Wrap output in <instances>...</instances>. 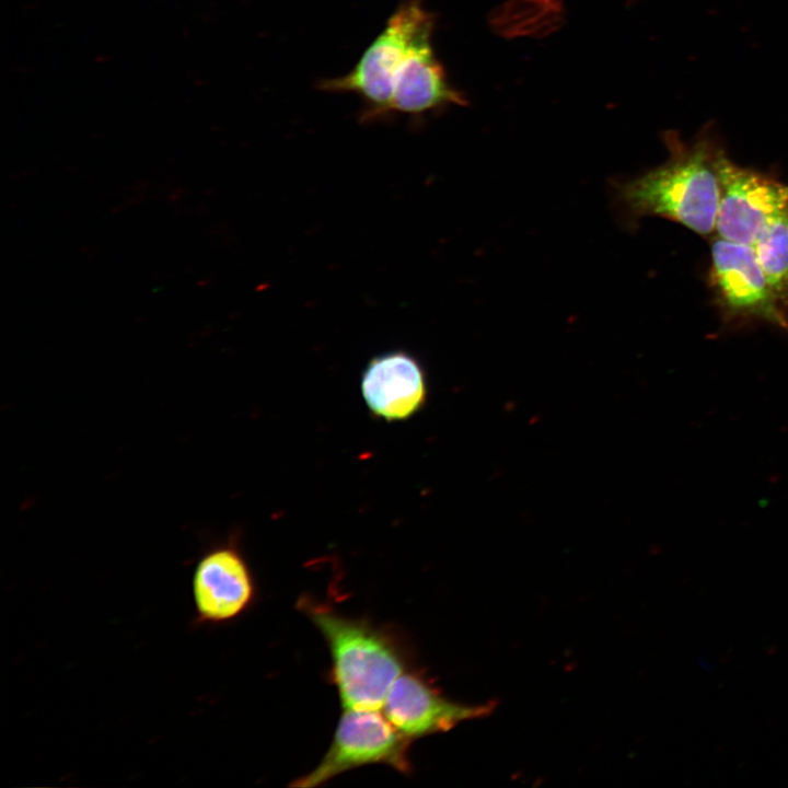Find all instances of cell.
I'll return each mask as SVG.
<instances>
[{
  "instance_id": "cell-5",
  "label": "cell",
  "mask_w": 788,
  "mask_h": 788,
  "mask_svg": "<svg viewBox=\"0 0 788 788\" xmlns=\"http://www.w3.org/2000/svg\"><path fill=\"white\" fill-rule=\"evenodd\" d=\"M710 285L727 321H760L788 329V312L770 288L753 246L716 239Z\"/></svg>"
},
{
  "instance_id": "cell-9",
  "label": "cell",
  "mask_w": 788,
  "mask_h": 788,
  "mask_svg": "<svg viewBox=\"0 0 788 788\" xmlns=\"http://www.w3.org/2000/svg\"><path fill=\"white\" fill-rule=\"evenodd\" d=\"M360 391L368 410L376 419L407 420L427 402L426 372L410 352L390 350L370 359L361 375Z\"/></svg>"
},
{
  "instance_id": "cell-10",
  "label": "cell",
  "mask_w": 788,
  "mask_h": 788,
  "mask_svg": "<svg viewBox=\"0 0 788 788\" xmlns=\"http://www.w3.org/2000/svg\"><path fill=\"white\" fill-rule=\"evenodd\" d=\"M432 33L422 34L401 63L393 85L391 114L416 116L450 104H465L434 55Z\"/></svg>"
},
{
  "instance_id": "cell-8",
  "label": "cell",
  "mask_w": 788,
  "mask_h": 788,
  "mask_svg": "<svg viewBox=\"0 0 788 788\" xmlns=\"http://www.w3.org/2000/svg\"><path fill=\"white\" fill-rule=\"evenodd\" d=\"M384 715L405 737L419 739L488 716L491 704L466 705L444 697L420 674L405 671L391 687Z\"/></svg>"
},
{
  "instance_id": "cell-6",
  "label": "cell",
  "mask_w": 788,
  "mask_h": 788,
  "mask_svg": "<svg viewBox=\"0 0 788 788\" xmlns=\"http://www.w3.org/2000/svg\"><path fill=\"white\" fill-rule=\"evenodd\" d=\"M194 627L236 621L256 598V583L235 535L216 543L197 559L193 578Z\"/></svg>"
},
{
  "instance_id": "cell-4",
  "label": "cell",
  "mask_w": 788,
  "mask_h": 788,
  "mask_svg": "<svg viewBox=\"0 0 788 788\" xmlns=\"http://www.w3.org/2000/svg\"><path fill=\"white\" fill-rule=\"evenodd\" d=\"M412 742L379 710L344 709L323 758L290 787H318L345 772L367 765H387L408 774Z\"/></svg>"
},
{
  "instance_id": "cell-1",
  "label": "cell",
  "mask_w": 788,
  "mask_h": 788,
  "mask_svg": "<svg viewBox=\"0 0 788 788\" xmlns=\"http://www.w3.org/2000/svg\"><path fill=\"white\" fill-rule=\"evenodd\" d=\"M667 141L671 158L638 177L615 184V199L629 219L657 216L708 235L716 230L721 150L708 140L686 146L672 136Z\"/></svg>"
},
{
  "instance_id": "cell-11",
  "label": "cell",
  "mask_w": 788,
  "mask_h": 788,
  "mask_svg": "<svg viewBox=\"0 0 788 788\" xmlns=\"http://www.w3.org/2000/svg\"><path fill=\"white\" fill-rule=\"evenodd\" d=\"M753 247L770 288L788 312V208L763 228Z\"/></svg>"
},
{
  "instance_id": "cell-7",
  "label": "cell",
  "mask_w": 788,
  "mask_h": 788,
  "mask_svg": "<svg viewBox=\"0 0 788 788\" xmlns=\"http://www.w3.org/2000/svg\"><path fill=\"white\" fill-rule=\"evenodd\" d=\"M719 237L753 246L763 228L788 208V185L733 163L720 151Z\"/></svg>"
},
{
  "instance_id": "cell-2",
  "label": "cell",
  "mask_w": 788,
  "mask_h": 788,
  "mask_svg": "<svg viewBox=\"0 0 788 788\" xmlns=\"http://www.w3.org/2000/svg\"><path fill=\"white\" fill-rule=\"evenodd\" d=\"M332 658V680L344 709L380 710L394 682L406 671L397 641L368 621L317 605H305Z\"/></svg>"
},
{
  "instance_id": "cell-3",
  "label": "cell",
  "mask_w": 788,
  "mask_h": 788,
  "mask_svg": "<svg viewBox=\"0 0 788 788\" xmlns=\"http://www.w3.org/2000/svg\"><path fill=\"white\" fill-rule=\"evenodd\" d=\"M433 27L434 18L420 0L402 2L352 69L341 77L323 80L318 86L360 96L366 120L390 115L396 72L414 43Z\"/></svg>"
}]
</instances>
